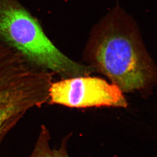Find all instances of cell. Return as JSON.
I'll return each instance as SVG.
<instances>
[{
  "label": "cell",
  "mask_w": 157,
  "mask_h": 157,
  "mask_svg": "<svg viewBox=\"0 0 157 157\" xmlns=\"http://www.w3.org/2000/svg\"><path fill=\"white\" fill-rule=\"evenodd\" d=\"M87 52L92 67L123 93L145 89L154 80L153 61L133 21L122 12L114 11L98 25Z\"/></svg>",
  "instance_id": "1"
},
{
  "label": "cell",
  "mask_w": 157,
  "mask_h": 157,
  "mask_svg": "<svg viewBox=\"0 0 157 157\" xmlns=\"http://www.w3.org/2000/svg\"><path fill=\"white\" fill-rule=\"evenodd\" d=\"M52 79L0 41V145L24 116L48 102Z\"/></svg>",
  "instance_id": "2"
},
{
  "label": "cell",
  "mask_w": 157,
  "mask_h": 157,
  "mask_svg": "<svg viewBox=\"0 0 157 157\" xmlns=\"http://www.w3.org/2000/svg\"><path fill=\"white\" fill-rule=\"evenodd\" d=\"M0 41L36 66L65 78L86 75L90 71L61 52L18 0H0Z\"/></svg>",
  "instance_id": "3"
},
{
  "label": "cell",
  "mask_w": 157,
  "mask_h": 157,
  "mask_svg": "<svg viewBox=\"0 0 157 157\" xmlns=\"http://www.w3.org/2000/svg\"><path fill=\"white\" fill-rule=\"evenodd\" d=\"M48 102L75 108L126 107L128 105L123 92L118 86L103 79L88 75L52 82Z\"/></svg>",
  "instance_id": "4"
},
{
  "label": "cell",
  "mask_w": 157,
  "mask_h": 157,
  "mask_svg": "<svg viewBox=\"0 0 157 157\" xmlns=\"http://www.w3.org/2000/svg\"><path fill=\"white\" fill-rule=\"evenodd\" d=\"M51 136L47 128L42 125L30 157H69L67 153L66 141L62 142L59 148H52L49 141Z\"/></svg>",
  "instance_id": "5"
}]
</instances>
